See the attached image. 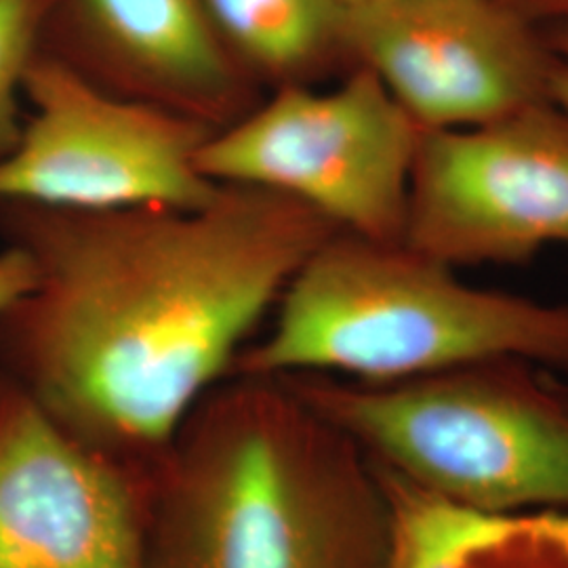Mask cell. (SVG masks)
I'll return each mask as SVG.
<instances>
[{"label":"cell","mask_w":568,"mask_h":568,"mask_svg":"<svg viewBox=\"0 0 568 568\" xmlns=\"http://www.w3.org/2000/svg\"><path fill=\"white\" fill-rule=\"evenodd\" d=\"M335 232L244 185L187 209L0 204L2 243L34 265L0 314V373L89 447L154 471Z\"/></svg>","instance_id":"6da1fadb"},{"label":"cell","mask_w":568,"mask_h":568,"mask_svg":"<svg viewBox=\"0 0 568 568\" xmlns=\"http://www.w3.org/2000/svg\"><path fill=\"white\" fill-rule=\"evenodd\" d=\"M373 459L276 377L232 375L154 469L143 568H386Z\"/></svg>","instance_id":"7a4b0ae2"},{"label":"cell","mask_w":568,"mask_h":568,"mask_svg":"<svg viewBox=\"0 0 568 568\" xmlns=\"http://www.w3.org/2000/svg\"><path fill=\"white\" fill-rule=\"evenodd\" d=\"M495 361L568 371V305L474 286L405 241L335 232L232 375L396 384Z\"/></svg>","instance_id":"3957f363"},{"label":"cell","mask_w":568,"mask_h":568,"mask_svg":"<svg viewBox=\"0 0 568 568\" xmlns=\"http://www.w3.org/2000/svg\"><path fill=\"white\" fill-rule=\"evenodd\" d=\"M379 466L478 511L568 509V392L520 361L396 384L276 377Z\"/></svg>","instance_id":"277c9868"},{"label":"cell","mask_w":568,"mask_h":568,"mask_svg":"<svg viewBox=\"0 0 568 568\" xmlns=\"http://www.w3.org/2000/svg\"><path fill=\"white\" fill-rule=\"evenodd\" d=\"M422 129L363 65L321 89L267 91L239 121L217 129L201 171L304 204L339 232L405 241L408 190Z\"/></svg>","instance_id":"5b68a950"},{"label":"cell","mask_w":568,"mask_h":568,"mask_svg":"<svg viewBox=\"0 0 568 568\" xmlns=\"http://www.w3.org/2000/svg\"><path fill=\"white\" fill-rule=\"evenodd\" d=\"M23 102L20 138L0 161V204L187 209L209 203L222 185L201 171L215 129L110 93L41 51Z\"/></svg>","instance_id":"8992f818"},{"label":"cell","mask_w":568,"mask_h":568,"mask_svg":"<svg viewBox=\"0 0 568 568\" xmlns=\"http://www.w3.org/2000/svg\"><path fill=\"white\" fill-rule=\"evenodd\" d=\"M405 243L459 267L527 264L568 244V112L549 100L422 131Z\"/></svg>","instance_id":"52a82bcc"},{"label":"cell","mask_w":568,"mask_h":568,"mask_svg":"<svg viewBox=\"0 0 568 568\" xmlns=\"http://www.w3.org/2000/svg\"><path fill=\"white\" fill-rule=\"evenodd\" d=\"M345 53L422 131L466 129L548 100V34L509 0H392L344 11Z\"/></svg>","instance_id":"ba28073f"},{"label":"cell","mask_w":568,"mask_h":568,"mask_svg":"<svg viewBox=\"0 0 568 568\" xmlns=\"http://www.w3.org/2000/svg\"><path fill=\"white\" fill-rule=\"evenodd\" d=\"M152 478L0 373V568H143Z\"/></svg>","instance_id":"9c48e42d"},{"label":"cell","mask_w":568,"mask_h":568,"mask_svg":"<svg viewBox=\"0 0 568 568\" xmlns=\"http://www.w3.org/2000/svg\"><path fill=\"white\" fill-rule=\"evenodd\" d=\"M41 53L110 93L215 131L265 95L222 41L203 0H47Z\"/></svg>","instance_id":"30bf717a"},{"label":"cell","mask_w":568,"mask_h":568,"mask_svg":"<svg viewBox=\"0 0 568 568\" xmlns=\"http://www.w3.org/2000/svg\"><path fill=\"white\" fill-rule=\"evenodd\" d=\"M373 464L392 511L386 568H568V509L462 508Z\"/></svg>","instance_id":"8fae6325"},{"label":"cell","mask_w":568,"mask_h":568,"mask_svg":"<svg viewBox=\"0 0 568 568\" xmlns=\"http://www.w3.org/2000/svg\"><path fill=\"white\" fill-rule=\"evenodd\" d=\"M222 41L267 91L349 70L335 0H203Z\"/></svg>","instance_id":"7c38bea8"},{"label":"cell","mask_w":568,"mask_h":568,"mask_svg":"<svg viewBox=\"0 0 568 568\" xmlns=\"http://www.w3.org/2000/svg\"><path fill=\"white\" fill-rule=\"evenodd\" d=\"M44 9L47 0H0V161L20 138L23 84L41 51Z\"/></svg>","instance_id":"4fadbf2b"},{"label":"cell","mask_w":568,"mask_h":568,"mask_svg":"<svg viewBox=\"0 0 568 568\" xmlns=\"http://www.w3.org/2000/svg\"><path fill=\"white\" fill-rule=\"evenodd\" d=\"M34 284V265L30 257L13 244L0 248V314L16 304Z\"/></svg>","instance_id":"5bb4252c"},{"label":"cell","mask_w":568,"mask_h":568,"mask_svg":"<svg viewBox=\"0 0 568 568\" xmlns=\"http://www.w3.org/2000/svg\"><path fill=\"white\" fill-rule=\"evenodd\" d=\"M549 82L548 100L568 112V28L556 26L548 34Z\"/></svg>","instance_id":"9a60e30c"},{"label":"cell","mask_w":568,"mask_h":568,"mask_svg":"<svg viewBox=\"0 0 568 568\" xmlns=\"http://www.w3.org/2000/svg\"><path fill=\"white\" fill-rule=\"evenodd\" d=\"M528 20L568 28V0H509Z\"/></svg>","instance_id":"2e32d148"},{"label":"cell","mask_w":568,"mask_h":568,"mask_svg":"<svg viewBox=\"0 0 568 568\" xmlns=\"http://www.w3.org/2000/svg\"><path fill=\"white\" fill-rule=\"evenodd\" d=\"M344 11L349 9H363V7H373V4H384V2H392V0H335Z\"/></svg>","instance_id":"e0dca14e"}]
</instances>
